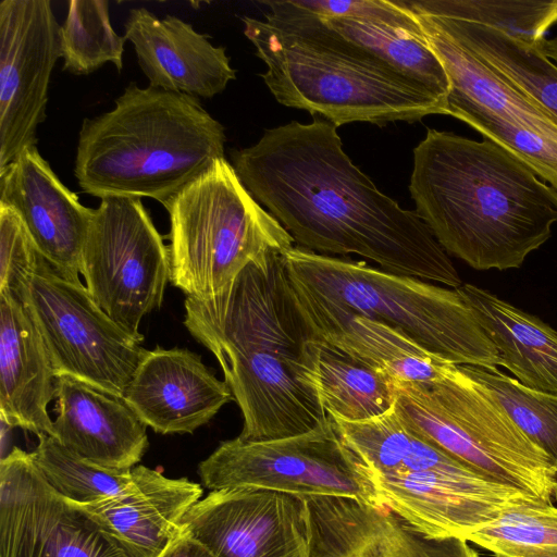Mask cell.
I'll return each mask as SVG.
<instances>
[{"label":"cell","mask_w":557,"mask_h":557,"mask_svg":"<svg viewBox=\"0 0 557 557\" xmlns=\"http://www.w3.org/2000/svg\"><path fill=\"white\" fill-rule=\"evenodd\" d=\"M336 128L314 117L265 129L257 144L232 152V166L298 247L358 255L392 274L462 285L429 226L352 163Z\"/></svg>","instance_id":"obj_1"},{"label":"cell","mask_w":557,"mask_h":557,"mask_svg":"<svg viewBox=\"0 0 557 557\" xmlns=\"http://www.w3.org/2000/svg\"><path fill=\"white\" fill-rule=\"evenodd\" d=\"M184 306V325L215 357L240 409V440L286 438L327 421L308 382L312 333L294 299L284 253L250 263L221 295L187 296Z\"/></svg>","instance_id":"obj_2"},{"label":"cell","mask_w":557,"mask_h":557,"mask_svg":"<svg viewBox=\"0 0 557 557\" xmlns=\"http://www.w3.org/2000/svg\"><path fill=\"white\" fill-rule=\"evenodd\" d=\"M409 191L443 249L475 270L519 268L557 223V190L486 138L429 129Z\"/></svg>","instance_id":"obj_3"},{"label":"cell","mask_w":557,"mask_h":557,"mask_svg":"<svg viewBox=\"0 0 557 557\" xmlns=\"http://www.w3.org/2000/svg\"><path fill=\"white\" fill-rule=\"evenodd\" d=\"M264 4V20L242 18L244 34L265 63L261 76L281 104L323 116L336 127L447 115L446 102L360 54L317 16L290 1Z\"/></svg>","instance_id":"obj_4"},{"label":"cell","mask_w":557,"mask_h":557,"mask_svg":"<svg viewBox=\"0 0 557 557\" xmlns=\"http://www.w3.org/2000/svg\"><path fill=\"white\" fill-rule=\"evenodd\" d=\"M114 103L82 124L74 174L84 193L163 205L224 158V127L196 97L129 83Z\"/></svg>","instance_id":"obj_5"},{"label":"cell","mask_w":557,"mask_h":557,"mask_svg":"<svg viewBox=\"0 0 557 557\" xmlns=\"http://www.w3.org/2000/svg\"><path fill=\"white\" fill-rule=\"evenodd\" d=\"M332 423L384 507L432 537L468 540L509 509L544 504L480 474L421 438L403 423L395 406L370 420L332 418Z\"/></svg>","instance_id":"obj_6"},{"label":"cell","mask_w":557,"mask_h":557,"mask_svg":"<svg viewBox=\"0 0 557 557\" xmlns=\"http://www.w3.org/2000/svg\"><path fill=\"white\" fill-rule=\"evenodd\" d=\"M284 262L289 277L304 287L401 331L443 360L486 369L499 366L496 348L457 288L298 246L284 253Z\"/></svg>","instance_id":"obj_7"},{"label":"cell","mask_w":557,"mask_h":557,"mask_svg":"<svg viewBox=\"0 0 557 557\" xmlns=\"http://www.w3.org/2000/svg\"><path fill=\"white\" fill-rule=\"evenodd\" d=\"M395 410L410 431L480 474L544 504L557 500V469L547 455L460 366L434 382L396 381Z\"/></svg>","instance_id":"obj_8"},{"label":"cell","mask_w":557,"mask_h":557,"mask_svg":"<svg viewBox=\"0 0 557 557\" xmlns=\"http://www.w3.org/2000/svg\"><path fill=\"white\" fill-rule=\"evenodd\" d=\"M163 206L170 216V283L186 297L221 295L250 263L294 247L225 158Z\"/></svg>","instance_id":"obj_9"},{"label":"cell","mask_w":557,"mask_h":557,"mask_svg":"<svg viewBox=\"0 0 557 557\" xmlns=\"http://www.w3.org/2000/svg\"><path fill=\"white\" fill-rule=\"evenodd\" d=\"M55 375L123 398L146 349L113 321L83 283L63 277L41 255L20 298Z\"/></svg>","instance_id":"obj_10"},{"label":"cell","mask_w":557,"mask_h":557,"mask_svg":"<svg viewBox=\"0 0 557 557\" xmlns=\"http://www.w3.org/2000/svg\"><path fill=\"white\" fill-rule=\"evenodd\" d=\"M79 273L98 306L143 343V318L162 305L169 248L139 197L101 199L82 249Z\"/></svg>","instance_id":"obj_11"},{"label":"cell","mask_w":557,"mask_h":557,"mask_svg":"<svg viewBox=\"0 0 557 557\" xmlns=\"http://www.w3.org/2000/svg\"><path fill=\"white\" fill-rule=\"evenodd\" d=\"M210 491L249 486L298 495L350 497L384 507L369 475L342 444L332 419L305 434L224 441L198 466Z\"/></svg>","instance_id":"obj_12"},{"label":"cell","mask_w":557,"mask_h":557,"mask_svg":"<svg viewBox=\"0 0 557 557\" xmlns=\"http://www.w3.org/2000/svg\"><path fill=\"white\" fill-rule=\"evenodd\" d=\"M0 557H143L57 494L18 447L0 460Z\"/></svg>","instance_id":"obj_13"},{"label":"cell","mask_w":557,"mask_h":557,"mask_svg":"<svg viewBox=\"0 0 557 557\" xmlns=\"http://www.w3.org/2000/svg\"><path fill=\"white\" fill-rule=\"evenodd\" d=\"M59 58L60 25L49 0L0 2V172L36 146Z\"/></svg>","instance_id":"obj_14"},{"label":"cell","mask_w":557,"mask_h":557,"mask_svg":"<svg viewBox=\"0 0 557 557\" xmlns=\"http://www.w3.org/2000/svg\"><path fill=\"white\" fill-rule=\"evenodd\" d=\"M183 534L214 557H309L305 497L238 486L211 491L185 513Z\"/></svg>","instance_id":"obj_15"},{"label":"cell","mask_w":557,"mask_h":557,"mask_svg":"<svg viewBox=\"0 0 557 557\" xmlns=\"http://www.w3.org/2000/svg\"><path fill=\"white\" fill-rule=\"evenodd\" d=\"M309 557H480L467 540L432 537L386 507L350 497H306Z\"/></svg>","instance_id":"obj_16"},{"label":"cell","mask_w":557,"mask_h":557,"mask_svg":"<svg viewBox=\"0 0 557 557\" xmlns=\"http://www.w3.org/2000/svg\"><path fill=\"white\" fill-rule=\"evenodd\" d=\"M0 203L23 222L39 253L66 280L82 283V249L94 209L58 178L36 146L0 172Z\"/></svg>","instance_id":"obj_17"},{"label":"cell","mask_w":557,"mask_h":557,"mask_svg":"<svg viewBox=\"0 0 557 557\" xmlns=\"http://www.w3.org/2000/svg\"><path fill=\"white\" fill-rule=\"evenodd\" d=\"M123 399L147 426L165 435L194 433L234 396L199 355L157 346L146 350Z\"/></svg>","instance_id":"obj_18"},{"label":"cell","mask_w":557,"mask_h":557,"mask_svg":"<svg viewBox=\"0 0 557 557\" xmlns=\"http://www.w3.org/2000/svg\"><path fill=\"white\" fill-rule=\"evenodd\" d=\"M124 37L133 44L150 87L207 99L236 78L225 48L214 47L177 16L161 18L146 8L132 9Z\"/></svg>","instance_id":"obj_19"},{"label":"cell","mask_w":557,"mask_h":557,"mask_svg":"<svg viewBox=\"0 0 557 557\" xmlns=\"http://www.w3.org/2000/svg\"><path fill=\"white\" fill-rule=\"evenodd\" d=\"M54 437L81 459L128 471L149 446L147 425L122 397L71 376H57Z\"/></svg>","instance_id":"obj_20"},{"label":"cell","mask_w":557,"mask_h":557,"mask_svg":"<svg viewBox=\"0 0 557 557\" xmlns=\"http://www.w3.org/2000/svg\"><path fill=\"white\" fill-rule=\"evenodd\" d=\"M289 282L296 305L315 338L396 381L434 382L454 364L432 355L401 331L358 314L290 277Z\"/></svg>","instance_id":"obj_21"},{"label":"cell","mask_w":557,"mask_h":557,"mask_svg":"<svg viewBox=\"0 0 557 557\" xmlns=\"http://www.w3.org/2000/svg\"><path fill=\"white\" fill-rule=\"evenodd\" d=\"M57 375L24 305L0 292V414L4 424L37 436L53 434L48 405L55 399Z\"/></svg>","instance_id":"obj_22"},{"label":"cell","mask_w":557,"mask_h":557,"mask_svg":"<svg viewBox=\"0 0 557 557\" xmlns=\"http://www.w3.org/2000/svg\"><path fill=\"white\" fill-rule=\"evenodd\" d=\"M202 494L187 478L147 468L136 492L84 508L143 557H159L182 536V520Z\"/></svg>","instance_id":"obj_23"},{"label":"cell","mask_w":557,"mask_h":557,"mask_svg":"<svg viewBox=\"0 0 557 557\" xmlns=\"http://www.w3.org/2000/svg\"><path fill=\"white\" fill-rule=\"evenodd\" d=\"M410 11L420 22L448 76L450 90L447 101L468 103L557 140V120L540 103L456 40L433 18Z\"/></svg>","instance_id":"obj_24"},{"label":"cell","mask_w":557,"mask_h":557,"mask_svg":"<svg viewBox=\"0 0 557 557\" xmlns=\"http://www.w3.org/2000/svg\"><path fill=\"white\" fill-rule=\"evenodd\" d=\"M496 348L499 366L522 385L557 395V332L473 284L457 288Z\"/></svg>","instance_id":"obj_25"},{"label":"cell","mask_w":557,"mask_h":557,"mask_svg":"<svg viewBox=\"0 0 557 557\" xmlns=\"http://www.w3.org/2000/svg\"><path fill=\"white\" fill-rule=\"evenodd\" d=\"M397 1L405 13L396 18L317 17L360 54L447 103L450 85L444 66L431 48L417 16L400 0Z\"/></svg>","instance_id":"obj_26"},{"label":"cell","mask_w":557,"mask_h":557,"mask_svg":"<svg viewBox=\"0 0 557 557\" xmlns=\"http://www.w3.org/2000/svg\"><path fill=\"white\" fill-rule=\"evenodd\" d=\"M308 382L325 412L348 422L380 417L394 408L396 380L313 335L308 343Z\"/></svg>","instance_id":"obj_27"},{"label":"cell","mask_w":557,"mask_h":557,"mask_svg":"<svg viewBox=\"0 0 557 557\" xmlns=\"http://www.w3.org/2000/svg\"><path fill=\"white\" fill-rule=\"evenodd\" d=\"M426 15L557 120V64L539 42L463 20Z\"/></svg>","instance_id":"obj_28"},{"label":"cell","mask_w":557,"mask_h":557,"mask_svg":"<svg viewBox=\"0 0 557 557\" xmlns=\"http://www.w3.org/2000/svg\"><path fill=\"white\" fill-rule=\"evenodd\" d=\"M30 458L47 484L64 499L88 506L136 492L147 467L128 471L89 463L63 447L54 437L40 434Z\"/></svg>","instance_id":"obj_29"},{"label":"cell","mask_w":557,"mask_h":557,"mask_svg":"<svg viewBox=\"0 0 557 557\" xmlns=\"http://www.w3.org/2000/svg\"><path fill=\"white\" fill-rule=\"evenodd\" d=\"M434 16L463 20L537 44L557 24V0H401Z\"/></svg>","instance_id":"obj_30"},{"label":"cell","mask_w":557,"mask_h":557,"mask_svg":"<svg viewBox=\"0 0 557 557\" xmlns=\"http://www.w3.org/2000/svg\"><path fill=\"white\" fill-rule=\"evenodd\" d=\"M126 38L112 27L106 0H72L60 26L63 70L74 75H87L103 64L123 69Z\"/></svg>","instance_id":"obj_31"},{"label":"cell","mask_w":557,"mask_h":557,"mask_svg":"<svg viewBox=\"0 0 557 557\" xmlns=\"http://www.w3.org/2000/svg\"><path fill=\"white\" fill-rule=\"evenodd\" d=\"M494 557H557V506L509 509L467 540Z\"/></svg>","instance_id":"obj_32"},{"label":"cell","mask_w":557,"mask_h":557,"mask_svg":"<svg viewBox=\"0 0 557 557\" xmlns=\"http://www.w3.org/2000/svg\"><path fill=\"white\" fill-rule=\"evenodd\" d=\"M460 367L493 393L517 426L557 469V395L529 388L498 368Z\"/></svg>","instance_id":"obj_33"},{"label":"cell","mask_w":557,"mask_h":557,"mask_svg":"<svg viewBox=\"0 0 557 557\" xmlns=\"http://www.w3.org/2000/svg\"><path fill=\"white\" fill-rule=\"evenodd\" d=\"M447 115L469 124L484 138L502 146L557 190L556 139L460 101H447Z\"/></svg>","instance_id":"obj_34"},{"label":"cell","mask_w":557,"mask_h":557,"mask_svg":"<svg viewBox=\"0 0 557 557\" xmlns=\"http://www.w3.org/2000/svg\"><path fill=\"white\" fill-rule=\"evenodd\" d=\"M39 256L18 215L0 203V292L20 300Z\"/></svg>","instance_id":"obj_35"},{"label":"cell","mask_w":557,"mask_h":557,"mask_svg":"<svg viewBox=\"0 0 557 557\" xmlns=\"http://www.w3.org/2000/svg\"><path fill=\"white\" fill-rule=\"evenodd\" d=\"M297 10L321 18L391 20L405 13L397 0H289Z\"/></svg>","instance_id":"obj_36"},{"label":"cell","mask_w":557,"mask_h":557,"mask_svg":"<svg viewBox=\"0 0 557 557\" xmlns=\"http://www.w3.org/2000/svg\"><path fill=\"white\" fill-rule=\"evenodd\" d=\"M159 557H214L212 553L195 539L182 534Z\"/></svg>","instance_id":"obj_37"}]
</instances>
